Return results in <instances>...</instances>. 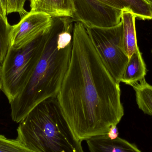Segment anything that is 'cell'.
Wrapping results in <instances>:
<instances>
[{"instance_id":"d6986e66","label":"cell","mask_w":152,"mask_h":152,"mask_svg":"<svg viewBox=\"0 0 152 152\" xmlns=\"http://www.w3.org/2000/svg\"><path fill=\"white\" fill-rule=\"evenodd\" d=\"M1 64L0 63V92L1 91Z\"/></svg>"},{"instance_id":"2e32d148","label":"cell","mask_w":152,"mask_h":152,"mask_svg":"<svg viewBox=\"0 0 152 152\" xmlns=\"http://www.w3.org/2000/svg\"><path fill=\"white\" fill-rule=\"evenodd\" d=\"M26 0H8L6 12L7 14L12 12H18L20 18L26 16L28 12L24 8Z\"/></svg>"},{"instance_id":"ac0fdd59","label":"cell","mask_w":152,"mask_h":152,"mask_svg":"<svg viewBox=\"0 0 152 152\" xmlns=\"http://www.w3.org/2000/svg\"><path fill=\"white\" fill-rule=\"evenodd\" d=\"M8 0H1L3 6L6 12V10H7V5H8ZM7 13V12H6Z\"/></svg>"},{"instance_id":"8992f818","label":"cell","mask_w":152,"mask_h":152,"mask_svg":"<svg viewBox=\"0 0 152 152\" xmlns=\"http://www.w3.org/2000/svg\"><path fill=\"white\" fill-rule=\"evenodd\" d=\"M76 11L72 18L86 27L110 28L121 22L122 11L99 0H74Z\"/></svg>"},{"instance_id":"44dd1931","label":"cell","mask_w":152,"mask_h":152,"mask_svg":"<svg viewBox=\"0 0 152 152\" xmlns=\"http://www.w3.org/2000/svg\"><path fill=\"white\" fill-rule=\"evenodd\" d=\"M151 53H152V50H151Z\"/></svg>"},{"instance_id":"e0dca14e","label":"cell","mask_w":152,"mask_h":152,"mask_svg":"<svg viewBox=\"0 0 152 152\" xmlns=\"http://www.w3.org/2000/svg\"><path fill=\"white\" fill-rule=\"evenodd\" d=\"M0 14L4 18H7V13H6V11L4 10L3 6L1 0H0Z\"/></svg>"},{"instance_id":"7c38bea8","label":"cell","mask_w":152,"mask_h":152,"mask_svg":"<svg viewBox=\"0 0 152 152\" xmlns=\"http://www.w3.org/2000/svg\"><path fill=\"white\" fill-rule=\"evenodd\" d=\"M135 16L133 13L123 10L121 12V21L123 25V43L129 58L138 48L135 27Z\"/></svg>"},{"instance_id":"3957f363","label":"cell","mask_w":152,"mask_h":152,"mask_svg":"<svg viewBox=\"0 0 152 152\" xmlns=\"http://www.w3.org/2000/svg\"><path fill=\"white\" fill-rule=\"evenodd\" d=\"M16 139L34 152H84L65 119L57 97L34 107L17 129Z\"/></svg>"},{"instance_id":"6da1fadb","label":"cell","mask_w":152,"mask_h":152,"mask_svg":"<svg viewBox=\"0 0 152 152\" xmlns=\"http://www.w3.org/2000/svg\"><path fill=\"white\" fill-rule=\"evenodd\" d=\"M57 98L81 142L110 134L124 115L120 84L104 65L80 22L74 23L70 61Z\"/></svg>"},{"instance_id":"ba28073f","label":"cell","mask_w":152,"mask_h":152,"mask_svg":"<svg viewBox=\"0 0 152 152\" xmlns=\"http://www.w3.org/2000/svg\"><path fill=\"white\" fill-rule=\"evenodd\" d=\"M30 12H42L56 18H73L76 11L74 0H29Z\"/></svg>"},{"instance_id":"9c48e42d","label":"cell","mask_w":152,"mask_h":152,"mask_svg":"<svg viewBox=\"0 0 152 152\" xmlns=\"http://www.w3.org/2000/svg\"><path fill=\"white\" fill-rule=\"evenodd\" d=\"M86 142L90 152H142L135 145L109 134L94 137Z\"/></svg>"},{"instance_id":"30bf717a","label":"cell","mask_w":152,"mask_h":152,"mask_svg":"<svg viewBox=\"0 0 152 152\" xmlns=\"http://www.w3.org/2000/svg\"><path fill=\"white\" fill-rule=\"evenodd\" d=\"M117 10H126L139 20H152V4L148 0H99Z\"/></svg>"},{"instance_id":"5bb4252c","label":"cell","mask_w":152,"mask_h":152,"mask_svg":"<svg viewBox=\"0 0 152 152\" xmlns=\"http://www.w3.org/2000/svg\"><path fill=\"white\" fill-rule=\"evenodd\" d=\"M12 26L7 18L0 14V63L2 64L10 46V35Z\"/></svg>"},{"instance_id":"277c9868","label":"cell","mask_w":152,"mask_h":152,"mask_svg":"<svg viewBox=\"0 0 152 152\" xmlns=\"http://www.w3.org/2000/svg\"><path fill=\"white\" fill-rule=\"evenodd\" d=\"M46 33L19 49L9 46L1 64V91L9 103L20 94L32 75L42 52Z\"/></svg>"},{"instance_id":"4fadbf2b","label":"cell","mask_w":152,"mask_h":152,"mask_svg":"<svg viewBox=\"0 0 152 152\" xmlns=\"http://www.w3.org/2000/svg\"><path fill=\"white\" fill-rule=\"evenodd\" d=\"M135 92L138 108L145 114L152 116V86L145 79L132 86Z\"/></svg>"},{"instance_id":"9a60e30c","label":"cell","mask_w":152,"mask_h":152,"mask_svg":"<svg viewBox=\"0 0 152 152\" xmlns=\"http://www.w3.org/2000/svg\"><path fill=\"white\" fill-rule=\"evenodd\" d=\"M0 152H34L26 148L16 139H9L0 135Z\"/></svg>"},{"instance_id":"8fae6325","label":"cell","mask_w":152,"mask_h":152,"mask_svg":"<svg viewBox=\"0 0 152 152\" xmlns=\"http://www.w3.org/2000/svg\"><path fill=\"white\" fill-rule=\"evenodd\" d=\"M147 72L146 64L138 47L129 58L121 82L133 86L145 79Z\"/></svg>"},{"instance_id":"5b68a950","label":"cell","mask_w":152,"mask_h":152,"mask_svg":"<svg viewBox=\"0 0 152 152\" xmlns=\"http://www.w3.org/2000/svg\"><path fill=\"white\" fill-rule=\"evenodd\" d=\"M85 27L104 65L120 84L129 60L123 43L122 22L113 27Z\"/></svg>"},{"instance_id":"ffe728a7","label":"cell","mask_w":152,"mask_h":152,"mask_svg":"<svg viewBox=\"0 0 152 152\" xmlns=\"http://www.w3.org/2000/svg\"><path fill=\"white\" fill-rule=\"evenodd\" d=\"M148 1H149L150 2H151L152 4V0H148Z\"/></svg>"},{"instance_id":"7a4b0ae2","label":"cell","mask_w":152,"mask_h":152,"mask_svg":"<svg viewBox=\"0 0 152 152\" xmlns=\"http://www.w3.org/2000/svg\"><path fill=\"white\" fill-rule=\"evenodd\" d=\"M52 26L46 33L41 57L27 83L20 94L10 103L11 116L19 123L38 104L57 97L67 71L72 43L66 48L57 45L59 33L63 29L67 18H53Z\"/></svg>"},{"instance_id":"52a82bcc","label":"cell","mask_w":152,"mask_h":152,"mask_svg":"<svg viewBox=\"0 0 152 152\" xmlns=\"http://www.w3.org/2000/svg\"><path fill=\"white\" fill-rule=\"evenodd\" d=\"M53 18L42 12H28L18 23L12 26L10 46L19 49L45 34L53 24Z\"/></svg>"}]
</instances>
